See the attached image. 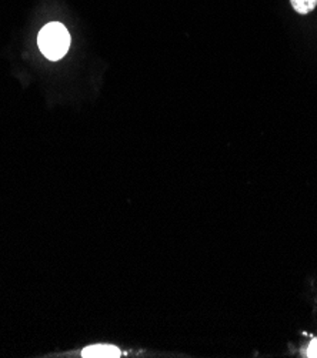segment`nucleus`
<instances>
[{
  "label": "nucleus",
  "mask_w": 317,
  "mask_h": 358,
  "mask_svg": "<svg viewBox=\"0 0 317 358\" xmlns=\"http://www.w3.org/2000/svg\"><path fill=\"white\" fill-rule=\"evenodd\" d=\"M120 350L113 345L108 344H97V345H90L86 347L82 351V357L85 358H118L120 357Z\"/></svg>",
  "instance_id": "2"
},
{
  "label": "nucleus",
  "mask_w": 317,
  "mask_h": 358,
  "mask_svg": "<svg viewBox=\"0 0 317 358\" xmlns=\"http://www.w3.org/2000/svg\"><path fill=\"white\" fill-rule=\"evenodd\" d=\"M290 3L297 13L307 15L316 9L317 0H290Z\"/></svg>",
  "instance_id": "3"
},
{
  "label": "nucleus",
  "mask_w": 317,
  "mask_h": 358,
  "mask_svg": "<svg viewBox=\"0 0 317 358\" xmlns=\"http://www.w3.org/2000/svg\"><path fill=\"white\" fill-rule=\"evenodd\" d=\"M306 354H307V357H317V338H314V340L310 343V345H309Z\"/></svg>",
  "instance_id": "4"
},
{
  "label": "nucleus",
  "mask_w": 317,
  "mask_h": 358,
  "mask_svg": "<svg viewBox=\"0 0 317 358\" xmlns=\"http://www.w3.org/2000/svg\"><path fill=\"white\" fill-rule=\"evenodd\" d=\"M41 52L50 60L62 59L70 46V36L67 29L60 23L46 24L38 38Z\"/></svg>",
  "instance_id": "1"
}]
</instances>
